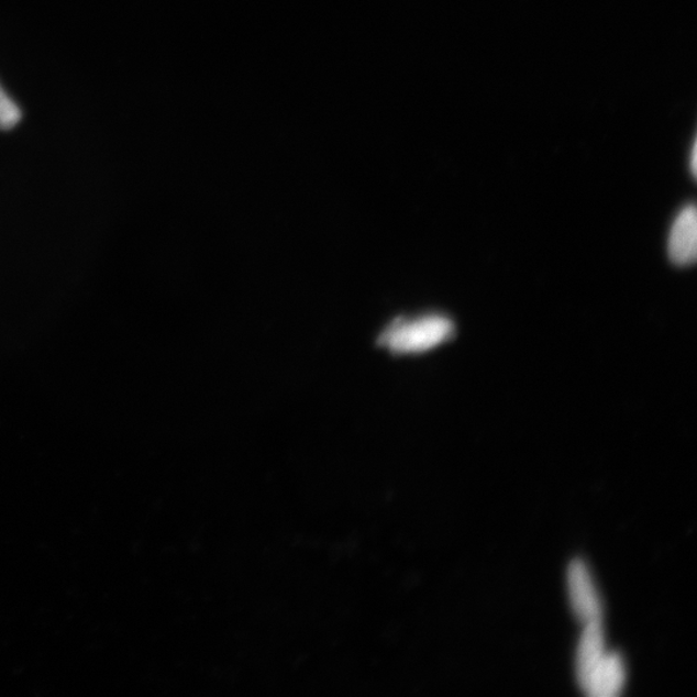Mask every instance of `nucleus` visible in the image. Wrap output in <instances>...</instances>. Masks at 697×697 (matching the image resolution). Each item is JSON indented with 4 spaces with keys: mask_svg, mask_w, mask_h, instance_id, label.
I'll return each instance as SVG.
<instances>
[{
    "mask_svg": "<svg viewBox=\"0 0 697 697\" xmlns=\"http://www.w3.org/2000/svg\"><path fill=\"white\" fill-rule=\"evenodd\" d=\"M568 595L575 617L583 622L602 621L604 608L587 565L583 561L571 563L567 573Z\"/></svg>",
    "mask_w": 697,
    "mask_h": 697,
    "instance_id": "f03ea898",
    "label": "nucleus"
},
{
    "mask_svg": "<svg viewBox=\"0 0 697 697\" xmlns=\"http://www.w3.org/2000/svg\"><path fill=\"white\" fill-rule=\"evenodd\" d=\"M22 111L0 85V130L10 131L21 122Z\"/></svg>",
    "mask_w": 697,
    "mask_h": 697,
    "instance_id": "423d86ee",
    "label": "nucleus"
},
{
    "mask_svg": "<svg viewBox=\"0 0 697 697\" xmlns=\"http://www.w3.org/2000/svg\"><path fill=\"white\" fill-rule=\"evenodd\" d=\"M454 332V323L446 317L399 318L381 333L377 344L395 354L422 353L450 340Z\"/></svg>",
    "mask_w": 697,
    "mask_h": 697,
    "instance_id": "f257e3e1",
    "label": "nucleus"
},
{
    "mask_svg": "<svg viewBox=\"0 0 697 697\" xmlns=\"http://www.w3.org/2000/svg\"><path fill=\"white\" fill-rule=\"evenodd\" d=\"M624 660L619 654H606L589 682L585 694L591 697H615L626 686Z\"/></svg>",
    "mask_w": 697,
    "mask_h": 697,
    "instance_id": "39448f33",
    "label": "nucleus"
},
{
    "mask_svg": "<svg viewBox=\"0 0 697 697\" xmlns=\"http://www.w3.org/2000/svg\"><path fill=\"white\" fill-rule=\"evenodd\" d=\"M606 654L602 621L585 624L576 654L577 684L584 693L587 692L593 674H595L599 664L602 663Z\"/></svg>",
    "mask_w": 697,
    "mask_h": 697,
    "instance_id": "7ed1b4c3",
    "label": "nucleus"
},
{
    "mask_svg": "<svg viewBox=\"0 0 697 697\" xmlns=\"http://www.w3.org/2000/svg\"><path fill=\"white\" fill-rule=\"evenodd\" d=\"M667 252L672 262L679 266L695 263L697 252V220L695 206H688L674 221Z\"/></svg>",
    "mask_w": 697,
    "mask_h": 697,
    "instance_id": "20e7f679",
    "label": "nucleus"
}]
</instances>
